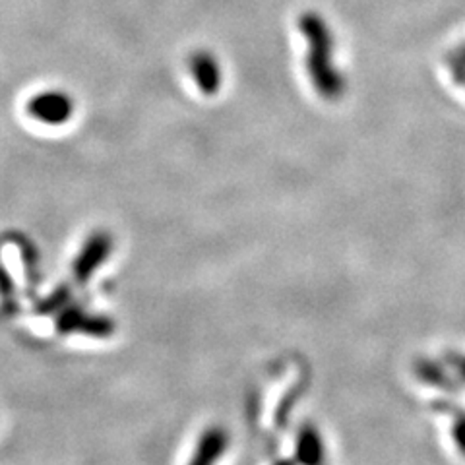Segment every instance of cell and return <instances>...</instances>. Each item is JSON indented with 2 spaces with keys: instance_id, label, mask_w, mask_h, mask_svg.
Segmentation results:
<instances>
[{
  "instance_id": "3957f363",
  "label": "cell",
  "mask_w": 465,
  "mask_h": 465,
  "mask_svg": "<svg viewBox=\"0 0 465 465\" xmlns=\"http://www.w3.org/2000/svg\"><path fill=\"white\" fill-rule=\"evenodd\" d=\"M229 446V436L223 429H210L200 436L196 452L188 465H213Z\"/></svg>"
},
{
  "instance_id": "52a82bcc",
  "label": "cell",
  "mask_w": 465,
  "mask_h": 465,
  "mask_svg": "<svg viewBox=\"0 0 465 465\" xmlns=\"http://www.w3.org/2000/svg\"><path fill=\"white\" fill-rule=\"evenodd\" d=\"M278 465H293V463H289V461H283V463H278Z\"/></svg>"
},
{
  "instance_id": "277c9868",
  "label": "cell",
  "mask_w": 465,
  "mask_h": 465,
  "mask_svg": "<svg viewBox=\"0 0 465 465\" xmlns=\"http://www.w3.org/2000/svg\"><path fill=\"white\" fill-rule=\"evenodd\" d=\"M107 256V241L95 237L90 242L85 244V249L78 256L76 264H74V275L80 283H85L90 280V275L97 270V266L104 262Z\"/></svg>"
},
{
  "instance_id": "8992f818",
  "label": "cell",
  "mask_w": 465,
  "mask_h": 465,
  "mask_svg": "<svg viewBox=\"0 0 465 465\" xmlns=\"http://www.w3.org/2000/svg\"><path fill=\"white\" fill-rule=\"evenodd\" d=\"M64 301H66V289H63V293H61V291H58L54 297H51L49 301L43 302L41 307H39V312H51L56 307V304H63Z\"/></svg>"
},
{
  "instance_id": "5b68a950",
  "label": "cell",
  "mask_w": 465,
  "mask_h": 465,
  "mask_svg": "<svg viewBox=\"0 0 465 465\" xmlns=\"http://www.w3.org/2000/svg\"><path fill=\"white\" fill-rule=\"evenodd\" d=\"M297 460L302 465H322L324 463V448L322 440L314 429H302L297 442Z\"/></svg>"
},
{
  "instance_id": "7a4b0ae2",
  "label": "cell",
  "mask_w": 465,
  "mask_h": 465,
  "mask_svg": "<svg viewBox=\"0 0 465 465\" xmlns=\"http://www.w3.org/2000/svg\"><path fill=\"white\" fill-rule=\"evenodd\" d=\"M58 331L63 333L84 331V333H94V336H107V333L113 331V324L105 318L87 316L82 311L68 309V311H63L61 318H58Z\"/></svg>"
},
{
  "instance_id": "6da1fadb",
  "label": "cell",
  "mask_w": 465,
  "mask_h": 465,
  "mask_svg": "<svg viewBox=\"0 0 465 465\" xmlns=\"http://www.w3.org/2000/svg\"><path fill=\"white\" fill-rule=\"evenodd\" d=\"M27 111L43 123L58 124V123L68 119L70 101L66 95L58 94V92H45L29 101Z\"/></svg>"
}]
</instances>
